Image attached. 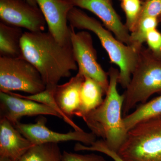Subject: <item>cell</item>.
I'll return each mask as SVG.
<instances>
[{"mask_svg": "<svg viewBox=\"0 0 161 161\" xmlns=\"http://www.w3.org/2000/svg\"><path fill=\"white\" fill-rule=\"evenodd\" d=\"M56 87H46V89L44 90L43 92L35 94V95H27V96L20 95V94H17V93H13L12 92H9L15 96L34 101L46 105L53 108L60 114L61 118L63 119L65 122L73 127L75 130H78V131L82 130V129H80V127L78 126L72 120L71 118L67 116L58 106V104L55 100L54 97V92Z\"/></svg>", "mask_w": 161, "mask_h": 161, "instance_id": "19", "label": "cell"}, {"mask_svg": "<svg viewBox=\"0 0 161 161\" xmlns=\"http://www.w3.org/2000/svg\"><path fill=\"white\" fill-rule=\"evenodd\" d=\"M46 118L40 116L35 124H23L19 122L14 126L34 145L77 141L89 146L96 141L97 136L94 133L86 132L83 130H75L66 133L54 132L46 126Z\"/></svg>", "mask_w": 161, "mask_h": 161, "instance_id": "9", "label": "cell"}, {"mask_svg": "<svg viewBox=\"0 0 161 161\" xmlns=\"http://www.w3.org/2000/svg\"><path fill=\"white\" fill-rule=\"evenodd\" d=\"M123 95V115L126 116L138 103L143 104L152 95L161 94V59L143 46L138 53L136 66Z\"/></svg>", "mask_w": 161, "mask_h": 161, "instance_id": "4", "label": "cell"}, {"mask_svg": "<svg viewBox=\"0 0 161 161\" xmlns=\"http://www.w3.org/2000/svg\"><path fill=\"white\" fill-rule=\"evenodd\" d=\"M161 16V0H147L142 2L141 18L153 17L158 19Z\"/></svg>", "mask_w": 161, "mask_h": 161, "instance_id": "23", "label": "cell"}, {"mask_svg": "<svg viewBox=\"0 0 161 161\" xmlns=\"http://www.w3.org/2000/svg\"><path fill=\"white\" fill-rule=\"evenodd\" d=\"M117 153L125 161H161V116L129 130Z\"/></svg>", "mask_w": 161, "mask_h": 161, "instance_id": "5", "label": "cell"}, {"mask_svg": "<svg viewBox=\"0 0 161 161\" xmlns=\"http://www.w3.org/2000/svg\"><path fill=\"white\" fill-rule=\"evenodd\" d=\"M0 116L14 125L23 116L50 115L61 118L56 110L48 106L18 97L10 92H0Z\"/></svg>", "mask_w": 161, "mask_h": 161, "instance_id": "11", "label": "cell"}, {"mask_svg": "<svg viewBox=\"0 0 161 161\" xmlns=\"http://www.w3.org/2000/svg\"><path fill=\"white\" fill-rule=\"evenodd\" d=\"M61 161H107L102 156L91 153L81 154L64 151Z\"/></svg>", "mask_w": 161, "mask_h": 161, "instance_id": "25", "label": "cell"}, {"mask_svg": "<svg viewBox=\"0 0 161 161\" xmlns=\"http://www.w3.org/2000/svg\"><path fill=\"white\" fill-rule=\"evenodd\" d=\"M68 20L69 26L75 29L89 31L96 35L108 53L111 63L119 68V84L124 89L126 88L136 66L139 52L116 39L100 22L78 7L71 9Z\"/></svg>", "mask_w": 161, "mask_h": 161, "instance_id": "3", "label": "cell"}, {"mask_svg": "<svg viewBox=\"0 0 161 161\" xmlns=\"http://www.w3.org/2000/svg\"><path fill=\"white\" fill-rule=\"evenodd\" d=\"M46 88L38 70L23 57H0V92L21 91L31 95Z\"/></svg>", "mask_w": 161, "mask_h": 161, "instance_id": "6", "label": "cell"}, {"mask_svg": "<svg viewBox=\"0 0 161 161\" xmlns=\"http://www.w3.org/2000/svg\"><path fill=\"white\" fill-rule=\"evenodd\" d=\"M158 23V18L144 17L140 19L135 29L130 33V46L139 51L146 42L148 33L156 29Z\"/></svg>", "mask_w": 161, "mask_h": 161, "instance_id": "20", "label": "cell"}, {"mask_svg": "<svg viewBox=\"0 0 161 161\" xmlns=\"http://www.w3.org/2000/svg\"><path fill=\"white\" fill-rule=\"evenodd\" d=\"M0 161H11V160L7 158L0 157Z\"/></svg>", "mask_w": 161, "mask_h": 161, "instance_id": "26", "label": "cell"}, {"mask_svg": "<svg viewBox=\"0 0 161 161\" xmlns=\"http://www.w3.org/2000/svg\"><path fill=\"white\" fill-rule=\"evenodd\" d=\"M69 26L70 42L78 72L97 81L106 95L109 84L108 74L98 62L92 35L87 31L76 32L75 28Z\"/></svg>", "mask_w": 161, "mask_h": 161, "instance_id": "7", "label": "cell"}, {"mask_svg": "<svg viewBox=\"0 0 161 161\" xmlns=\"http://www.w3.org/2000/svg\"><path fill=\"white\" fill-rule=\"evenodd\" d=\"M84 76L78 72L66 83L57 86L54 97L60 109L69 118L79 109L80 105V92L84 80Z\"/></svg>", "mask_w": 161, "mask_h": 161, "instance_id": "14", "label": "cell"}, {"mask_svg": "<svg viewBox=\"0 0 161 161\" xmlns=\"http://www.w3.org/2000/svg\"><path fill=\"white\" fill-rule=\"evenodd\" d=\"M21 47L22 57L36 68L46 87H56L78 69L71 43L60 44L48 31L24 32Z\"/></svg>", "mask_w": 161, "mask_h": 161, "instance_id": "1", "label": "cell"}, {"mask_svg": "<svg viewBox=\"0 0 161 161\" xmlns=\"http://www.w3.org/2000/svg\"><path fill=\"white\" fill-rule=\"evenodd\" d=\"M142 0H124L121 6L126 16L125 25L130 32H132L137 25L142 11Z\"/></svg>", "mask_w": 161, "mask_h": 161, "instance_id": "21", "label": "cell"}, {"mask_svg": "<svg viewBox=\"0 0 161 161\" xmlns=\"http://www.w3.org/2000/svg\"><path fill=\"white\" fill-rule=\"evenodd\" d=\"M147 1V0H142V2H145V1Z\"/></svg>", "mask_w": 161, "mask_h": 161, "instance_id": "28", "label": "cell"}, {"mask_svg": "<svg viewBox=\"0 0 161 161\" xmlns=\"http://www.w3.org/2000/svg\"><path fill=\"white\" fill-rule=\"evenodd\" d=\"M159 22H160L161 23V16L159 18H158Z\"/></svg>", "mask_w": 161, "mask_h": 161, "instance_id": "27", "label": "cell"}, {"mask_svg": "<svg viewBox=\"0 0 161 161\" xmlns=\"http://www.w3.org/2000/svg\"><path fill=\"white\" fill-rule=\"evenodd\" d=\"M146 42L150 51L161 59V33L157 28L150 31L147 35Z\"/></svg>", "mask_w": 161, "mask_h": 161, "instance_id": "24", "label": "cell"}, {"mask_svg": "<svg viewBox=\"0 0 161 161\" xmlns=\"http://www.w3.org/2000/svg\"><path fill=\"white\" fill-rule=\"evenodd\" d=\"M80 92V105L75 115L82 117L98 108L102 103L105 95L103 89L94 79L84 76Z\"/></svg>", "mask_w": 161, "mask_h": 161, "instance_id": "15", "label": "cell"}, {"mask_svg": "<svg viewBox=\"0 0 161 161\" xmlns=\"http://www.w3.org/2000/svg\"><path fill=\"white\" fill-rule=\"evenodd\" d=\"M62 153L58 143L34 145L17 161H61Z\"/></svg>", "mask_w": 161, "mask_h": 161, "instance_id": "18", "label": "cell"}, {"mask_svg": "<svg viewBox=\"0 0 161 161\" xmlns=\"http://www.w3.org/2000/svg\"><path fill=\"white\" fill-rule=\"evenodd\" d=\"M35 1L46 20L48 31L60 44H70L68 16L75 6L69 0Z\"/></svg>", "mask_w": 161, "mask_h": 161, "instance_id": "10", "label": "cell"}, {"mask_svg": "<svg viewBox=\"0 0 161 161\" xmlns=\"http://www.w3.org/2000/svg\"><path fill=\"white\" fill-rule=\"evenodd\" d=\"M74 150L76 151H96L108 156L113 161H125L121 157L117 152L110 149L103 140H96L89 146H85L78 142L75 145Z\"/></svg>", "mask_w": 161, "mask_h": 161, "instance_id": "22", "label": "cell"}, {"mask_svg": "<svg viewBox=\"0 0 161 161\" xmlns=\"http://www.w3.org/2000/svg\"><path fill=\"white\" fill-rule=\"evenodd\" d=\"M119 1H120V2H121V1H124V0H119Z\"/></svg>", "mask_w": 161, "mask_h": 161, "instance_id": "29", "label": "cell"}, {"mask_svg": "<svg viewBox=\"0 0 161 161\" xmlns=\"http://www.w3.org/2000/svg\"><path fill=\"white\" fill-rule=\"evenodd\" d=\"M34 145L9 120L0 119V157L17 161Z\"/></svg>", "mask_w": 161, "mask_h": 161, "instance_id": "13", "label": "cell"}, {"mask_svg": "<svg viewBox=\"0 0 161 161\" xmlns=\"http://www.w3.org/2000/svg\"><path fill=\"white\" fill-rule=\"evenodd\" d=\"M108 74L109 84L103 102L82 118L92 133L118 152L128 132L123 117L124 97L117 90L119 70L111 67Z\"/></svg>", "mask_w": 161, "mask_h": 161, "instance_id": "2", "label": "cell"}, {"mask_svg": "<svg viewBox=\"0 0 161 161\" xmlns=\"http://www.w3.org/2000/svg\"><path fill=\"white\" fill-rule=\"evenodd\" d=\"M161 116V95L154 99L141 104L135 111L124 117L127 131L142 121Z\"/></svg>", "mask_w": 161, "mask_h": 161, "instance_id": "17", "label": "cell"}, {"mask_svg": "<svg viewBox=\"0 0 161 161\" xmlns=\"http://www.w3.org/2000/svg\"><path fill=\"white\" fill-rule=\"evenodd\" d=\"M69 1L75 7L86 9L94 14L116 39L130 46V32L114 9L112 0Z\"/></svg>", "mask_w": 161, "mask_h": 161, "instance_id": "12", "label": "cell"}, {"mask_svg": "<svg viewBox=\"0 0 161 161\" xmlns=\"http://www.w3.org/2000/svg\"><path fill=\"white\" fill-rule=\"evenodd\" d=\"M23 33L22 28L0 22V57H22L21 42Z\"/></svg>", "mask_w": 161, "mask_h": 161, "instance_id": "16", "label": "cell"}, {"mask_svg": "<svg viewBox=\"0 0 161 161\" xmlns=\"http://www.w3.org/2000/svg\"><path fill=\"white\" fill-rule=\"evenodd\" d=\"M1 22L28 31H44L47 24L44 16L38 6L25 0H0Z\"/></svg>", "mask_w": 161, "mask_h": 161, "instance_id": "8", "label": "cell"}]
</instances>
